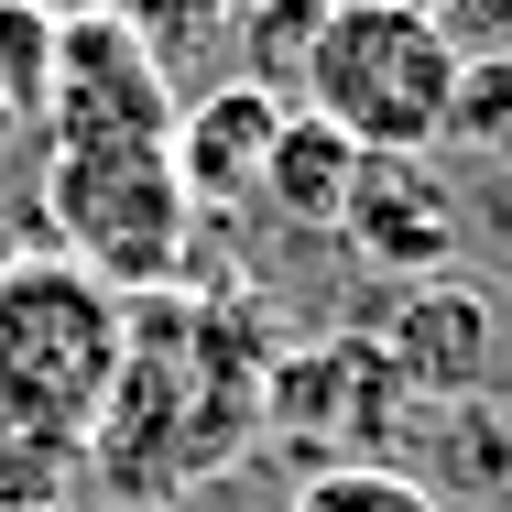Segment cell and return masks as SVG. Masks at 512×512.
I'll list each match as a JSON object with an SVG mask.
<instances>
[{"label": "cell", "mask_w": 512, "mask_h": 512, "mask_svg": "<svg viewBox=\"0 0 512 512\" xmlns=\"http://www.w3.org/2000/svg\"><path fill=\"white\" fill-rule=\"evenodd\" d=\"M273 316H251L240 295H197V284H164V295H131V349H120V382H109L99 447H88V480L109 502H175L207 491L218 469H240L262 436H273Z\"/></svg>", "instance_id": "1"}, {"label": "cell", "mask_w": 512, "mask_h": 512, "mask_svg": "<svg viewBox=\"0 0 512 512\" xmlns=\"http://www.w3.org/2000/svg\"><path fill=\"white\" fill-rule=\"evenodd\" d=\"M131 349V295L66 251L0 262V512H55L88 480L109 382Z\"/></svg>", "instance_id": "2"}, {"label": "cell", "mask_w": 512, "mask_h": 512, "mask_svg": "<svg viewBox=\"0 0 512 512\" xmlns=\"http://www.w3.org/2000/svg\"><path fill=\"white\" fill-rule=\"evenodd\" d=\"M458 66H469V44L425 0H338L327 33H316V55H306L295 109L338 120L360 153H436Z\"/></svg>", "instance_id": "3"}, {"label": "cell", "mask_w": 512, "mask_h": 512, "mask_svg": "<svg viewBox=\"0 0 512 512\" xmlns=\"http://www.w3.org/2000/svg\"><path fill=\"white\" fill-rule=\"evenodd\" d=\"M44 229L120 295H164L197 273V197L175 175V142H44Z\"/></svg>", "instance_id": "4"}, {"label": "cell", "mask_w": 512, "mask_h": 512, "mask_svg": "<svg viewBox=\"0 0 512 512\" xmlns=\"http://www.w3.org/2000/svg\"><path fill=\"white\" fill-rule=\"evenodd\" d=\"M55 153H77V142H175V77L153 66V44L120 22V0L88 11V22H66V44H55V99L33 120Z\"/></svg>", "instance_id": "5"}, {"label": "cell", "mask_w": 512, "mask_h": 512, "mask_svg": "<svg viewBox=\"0 0 512 512\" xmlns=\"http://www.w3.org/2000/svg\"><path fill=\"white\" fill-rule=\"evenodd\" d=\"M371 338L404 371L414 404H469L502 371V295L458 284V273H414V284H393V306L371 316Z\"/></svg>", "instance_id": "6"}, {"label": "cell", "mask_w": 512, "mask_h": 512, "mask_svg": "<svg viewBox=\"0 0 512 512\" xmlns=\"http://www.w3.org/2000/svg\"><path fill=\"white\" fill-rule=\"evenodd\" d=\"M284 109H295V99L251 88V77H218V88H197V99H175V175H186L197 218L262 197V153H273Z\"/></svg>", "instance_id": "7"}, {"label": "cell", "mask_w": 512, "mask_h": 512, "mask_svg": "<svg viewBox=\"0 0 512 512\" xmlns=\"http://www.w3.org/2000/svg\"><path fill=\"white\" fill-rule=\"evenodd\" d=\"M349 240L371 273H447L458 251V197L436 186V153H371L360 197H349Z\"/></svg>", "instance_id": "8"}, {"label": "cell", "mask_w": 512, "mask_h": 512, "mask_svg": "<svg viewBox=\"0 0 512 512\" xmlns=\"http://www.w3.org/2000/svg\"><path fill=\"white\" fill-rule=\"evenodd\" d=\"M360 175H371V153H360L338 120L284 109V131H273V153H262V207H273L295 240H338V229H349V197H360Z\"/></svg>", "instance_id": "9"}, {"label": "cell", "mask_w": 512, "mask_h": 512, "mask_svg": "<svg viewBox=\"0 0 512 512\" xmlns=\"http://www.w3.org/2000/svg\"><path fill=\"white\" fill-rule=\"evenodd\" d=\"M425 425V491L447 512H469V502H512V414L491 404V393H469V404H425L414 414Z\"/></svg>", "instance_id": "10"}, {"label": "cell", "mask_w": 512, "mask_h": 512, "mask_svg": "<svg viewBox=\"0 0 512 512\" xmlns=\"http://www.w3.org/2000/svg\"><path fill=\"white\" fill-rule=\"evenodd\" d=\"M327 11H338V0H251V11H240V33H229L240 77H251V88H273V99H295V88H306L316 33H327Z\"/></svg>", "instance_id": "11"}, {"label": "cell", "mask_w": 512, "mask_h": 512, "mask_svg": "<svg viewBox=\"0 0 512 512\" xmlns=\"http://www.w3.org/2000/svg\"><path fill=\"white\" fill-rule=\"evenodd\" d=\"M284 512H447L425 480H414L404 458H327L295 480V502Z\"/></svg>", "instance_id": "12"}, {"label": "cell", "mask_w": 512, "mask_h": 512, "mask_svg": "<svg viewBox=\"0 0 512 512\" xmlns=\"http://www.w3.org/2000/svg\"><path fill=\"white\" fill-rule=\"evenodd\" d=\"M240 11H251V0H120V22L153 44L164 77H175V66H207V55H229Z\"/></svg>", "instance_id": "13"}, {"label": "cell", "mask_w": 512, "mask_h": 512, "mask_svg": "<svg viewBox=\"0 0 512 512\" xmlns=\"http://www.w3.org/2000/svg\"><path fill=\"white\" fill-rule=\"evenodd\" d=\"M447 153H491V164H512V44H480V55L458 66Z\"/></svg>", "instance_id": "14"}, {"label": "cell", "mask_w": 512, "mask_h": 512, "mask_svg": "<svg viewBox=\"0 0 512 512\" xmlns=\"http://www.w3.org/2000/svg\"><path fill=\"white\" fill-rule=\"evenodd\" d=\"M55 44H66V22H55V11L0 0V99L22 109V120H44V99H55Z\"/></svg>", "instance_id": "15"}, {"label": "cell", "mask_w": 512, "mask_h": 512, "mask_svg": "<svg viewBox=\"0 0 512 512\" xmlns=\"http://www.w3.org/2000/svg\"><path fill=\"white\" fill-rule=\"evenodd\" d=\"M33 11H55V22H88V11H109V0H33Z\"/></svg>", "instance_id": "16"}, {"label": "cell", "mask_w": 512, "mask_h": 512, "mask_svg": "<svg viewBox=\"0 0 512 512\" xmlns=\"http://www.w3.org/2000/svg\"><path fill=\"white\" fill-rule=\"evenodd\" d=\"M22 131H33V120H22V109L0 99V153H22Z\"/></svg>", "instance_id": "17"}, {"label": "cell", "mask_w": 512, "mask_h": 512, "mask_svg": "<svg viewBox=\"0 0 512 512\" xmlns=\"http://www.w3.org/2000/svg\"><path fill=\"white\" fill-rule=\"evenodd\" d=\"M0 262H11V251H0Z\"/></svg>", "instance_id": "18"}]
</instances>
